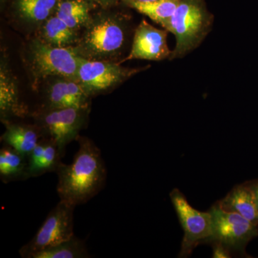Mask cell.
Masks as SVG:
<instances>
[{
	"label": "cell",
	"mask_w": 258,
	"mask_h": 258,
	"mask_svg": "<svg viewBox=\"0 0 258 258\" xmlns=\"http://www.w3.org/2000/svg\"><path fill=\"white\" fill-rule=\"evenodd\" d=\"M79 149L71 164L62 163L56 171L57 192L61 201L72 206L85 204L106 184L107 170L101 150L87 137L76 139Z\"/></svg>",
	"instance_id": "obj_1"
},
{
	"label": "cell",
	"mask_w": 258,
	"mask_h": 258,
	"mask_svg": "<svg viewBox=\"0 0 258 258\" xmlns=\"http://www.w3.org/2000/svg\"><path fill=\"white\" fill-rule=\"evenodd\" d=\"M112 9L93 12L91 21L81 32L79 42L73 47L80 57L120 64L130 36L131 18Z\"/></svg>",
	"instance_id": "obj_2"
},
{
	"label": "cell",
	"mask_w": 258,
	"mask_h": 258,
	"mask_svg": "<svg viewBox=\"0 0 258 258\" xmlns=\"http://www.w3.org/2000/svg\"><path fill=\"white\" fill-rule=\"evenodd\" d=\"M23 61L31 79L33 89L44 81L62 76L78 81V71L82 57L73 47L50 46L32 36L23 49Z\"/></svg>",
	"instance_id": "obj_3"
},
{
	"label": "cell",
	"mask_w": 258,
	"mask_h": 258,
	"mask_svg": "<svg viewBox=\"0 0 258 258\" xmlns=\"http://www.w3.org/2000/svg\"><path fill=\"white\" fill-rule=\"evenodd\" d=\"M213 23V15L205 0H180L166 29L176 39L169 60L182 58L200 46L211 32Z\"/></svg>",
	"instance_id": "obj_4"
},
{
	"label": "cell",
	"mask_w": 258,
	"mask_h": 258,
	"mask_svg": "<svg viewBox=\"0 0 258 258\" xmlns=\"http://www.w3.org/2000/svg\"><path fill=\"white\" fill-rule=\"evenodd\" d=\"M90 111L91 107L37 110L32 113V117L43 138L52 139L64 155L67 146L76 141L87 124Z\"/></svg>",
	"instance_id": "obj_5"
},
{
	"label": "cell",
	"mask_w": 258,
	"mask_h": 258,
	"mask_svg": "<svg viewBox=\"0 0 258 258\" xmlns=\"http://www.w3.org/2000/svg\"><path fill=\"white\" fill-rule=\"evenodd\" d=\"M76 207L64 202L59 203L47 215L32 240L19 250L23 258L69 240L74 237V212Z\"/></svg>",
	"instance_id": "obj_6"
},
{
	"label": "cell",
	"mask_w": 258,
	"mask_h": 258,
	"mask_svg": "<svg viewBox=\"0 0 258 258\" xmlns=\"http://www.w3.org/2000/svg\"><path fill=\"white\" fill-rule=\"evenodd\" d=\"M112 61L81 59L78 71V81L88 96L92 98L114 89L136 74L147 69H129Z\"/></svg>",
	"instance_id": "obj_7"
},
{
	"label": "cell",
	"mask_w": 258,
	"mask_h": 258,
	"mask_svg": "<svg viewBox=\"0 0 258 258\" xmlns=\"http://www.w3.org/2000/svg\"><path fill=\"white\" fill-rule=\"evenodd\" d=\"M212 219L210 240L228 249L240 250L258 235L257 225L235 212L225 211L215 205L209 211Z\"/></svg>",
	"instance_id": "obj_8"
},
{
	"label": "cell",
	"mask_w": 258,
	"mask_h": 258,
	"mask_svg": "<svg viewBox=\"0 0 258 258\" xmlns=\"http://www.w3.org/2000/svg\"><path fill=\"white\" fill-rule=\"evenodd\" d=\"M170 198L184 230L180 256L184 257L189 255L200 242L210 240L212 232L211 215L209 212H200L192 208L178 189L171 191Z\"/></svg>",
	"instance_id": "obj_9"
},
{
	"label": "cell",
	"mask_w": 258,
	"mask_h": 258,
	"mask_svg": "<svg viewBox=\"0 0 258 258\" xmlns=\"http://www.w3.org/2000/svg\"><path fill=\"white\" fill-rule=\"evenodd\" d=\"M42 106L38 110L91 107V97L76 80L53 76L44 81Z\"/></svg>",
	"instance_id": "obj_10"
},
{
	"label": "cell",
	"mask_w": 258,
	"mask_h": 258,
	"mask_svg": "<svg viewBox=\"0 0 258 258\" xmlns=\"http://www.w3.org/2000/svg\"><path fill=\"white\" fill-rule=\"evenodd\" d=\"M167 35L165 29L160 30L142 20L134 32L130 52L120 64L134 59L161 61L169 58L171 51L168 47Z\"/></svg>",
	"instance_id": "obj_11"
},
{
	"label": "cell",
	"mask_w": 258,
	"mask_h": 258,
	"mask_svg": "<svg viewBox=\"0 0 258 258\" xmlns=\"http://www.w3.org/2000/svg\"><path fill=\"white\" fill-rule=\"evenodd\" d=\"M60 0H11L10 18L17 27L32 35L55 15Z\"/></svg>",
	"instance_id": "obj_12"
},
{
	"label": "cell",
	"mask_w": 258,
	"mask_h": 258,
	"mask_svg": "<svg viewBox=\"0 0 258 258\" xmlns=\"http://www.w3.org/2000/svg\"><path fill=\"white\" fill-rule=\"evenodd\" d=\"M28 114V106L21 101L16 77L10 69L9 60L2 51L0 62V119L2 123Z\"/></svg>",
	"instance_id": "obj_13"
},
{
	"label": "cell",
	"mask_w": 258,
	"mask_h": 258,
	"mask_svg": "<svg viewBox=\"0 0 258 258\" xmlns=\"http://www.w3.org/2000/svg\"><path fill=\"white\" fill-rule=\"evenodd\" d=\"M63 154L52 139L44 137L28 156V178L55 172L62 164Z\"/></svg>",
	"instance_id": "obj_14"
},
{
	"label": "cell",
	"mask_w": 258,
	"mask_h": 258,
	"mask_svg": "<svg viewBox=\"0 0 258 258\" xmlns=\"http://www.w3.org/2000/svg\"><path fill=\"white\" fill-rule=\"evenodd\" d=\"M3 123L5 131L1 137L2 142L27 157L43 138L41 131L35 123L25 124L12 120Z\"/></svg>",
	"instance_id": "obj_15"
},
{
	"label": "cell",
	"mask_w": 258,
	"mask_h": 258,
	"mask_svg": "<svg viewBox=\"0 0 258 258\" xmlns=\"http://www.w3.org/2000/svg\"><path fill=\"white\" fill-rule=\"evenodd\" d=\"M81 32L70 28L55 15L47 19L33 36L40 41L55 47H73L79 42Z\"/></svg>",
	"instance_id": "obj_16"
},
{
	"label": "cell",
	"mask_w": 258,
	"mask_h": 258,
	"mask_svg": "<svg viewBox=\"0 0 258 258\" xmlns=\"http://www.w3.org/2000/svg\"><path fill=\"white\" fill-rule=\"evenodd\" d=\"M217 205L222 210L239 214L258 225V208L251 186L243 185L234 188Z\"/></svg>",
	"instance_id": "obj_17"
},
{
	"label": "cell",
	"mask_w": 258,
	"mask_h": 258,
	"mask_svg": "<svg viewBox=\"0 0 258 258\" xmlns=\"http://www.w3.org/2000/svg\"><path fill=\"white\" fill-rule=\"evenodd\" d=\"M98 8L90 0H60L55 15L75 31L81 32L87 26L93 12Z\"/></svg>",
	"instance_id": "obj_18"
},
{
	"label": "cell",
	"mask_w": 258,
	"mask_h": 258,
	"mask_svg": "<svg viewBox=\"0 0 258 258\" xmlns=\"http://www.w3.org/2000/svg\"><path fill=\"white\" fill-rule=\"evenodd\" d=\"M28 157L4 145L0 149V179L8 184L28 180Z\"/></svg>",
	"instance_id": "obj_19"
},
{
	"label": "cell",
	"mask_w": 258,
	"mask_h": 258,
	"mask_svg": "<svg viewBox=\"0 0 258 258\" xmlns=\"http://www.w3.org/2000/svg\"><path fill=\"white\" fill-rule=\"evenodd\" d=\"M179 2L180 0H161L152 3H134L129 8L146 15L166 30Z\"/></svg>",
	"instance_id": "obj_20"
},
{
	"label": "cell",
	"mask_w": 258,
	"mask_h": 258,
	"mask_svg": "<svg viewBox=\"0 0 258 258\" xmlns=\"http://www.w3.org/2000/svg\"><path fill=\"white\" fill-rule=\"evenodd\" d=\"M90 257L86 244L76 236L55 246L40 251L32 258H88Z\"/></svg>",
	"instance_id": "obj_21"
},
{
	"label": "cell",
	"mask_w": 258,
	"mask_h": 258,
	"mask_svg": "<svg viewBox=\"0 0 258 258\" xmlns=\"http://www.w3.org/2000/svg\"><path fill=\"white\" fill-rule=\"evenodd\" d=\"M212 257L215 258L230 257L229 249L223 244L215 242L213 247V256Z\"/></svg>",
	"instance_id": "obj_22"
},
{
	"label": "cell",
	"mask_w": 258,
	"mask_h": 258,
	"mask_svg": "<svg viewBox=\"0 0 258 258\" xmlns=\"http://www.w3.org/2000/svg\"><path fill=\"white\" fill-rule=\"evenodd\" d=\"M98 5L101 9H112L118 5L120 0H90Z\"/></svg>",
	"instance_id": "obj_23"
},
{
	"label": "cell",
	"mask_w": 258,
	"mask_h": 258,
	"mask_svg": "<svg viewBox=\"0 0 258 258\" xmlns=\"http://www.w3.org/2000/svg\"><path fill=\"white\" fill-rule=\"evenodd\" d=\"M159 1H161V0H120L123 4L128 7L134 3H152Z\"/></svg>",
	"instance_id": "obj_24"
},
{
	"label": "cell",
	"mask_w": 258,
	"mask_h": 258,
	"mask_svg": "<svg viewBox=\"0 0 258 258\" xmlns=\"http://www.w3.org/2000/svg\"><path fill=\"white\" fill-rule=\"evenodd\" d=\"M251 187H252V191H253L254 198H255L256 203H257L258 208V182L257 184L253 185V186H251Z\"/></svg>",
	"instance_id": "obj_25"
},
{
	"label": "cell",
	"mask_w": 258,
	"mask_h": 258,
	"mask_svg": "<svg viewBox=\"0 0 258 258\" xmlns=\"http://www.w3.org/2000/svg\"><path fill=\"white\" fill-rule=\"evenodd\" d=\"M7 0H1V4L2 5H4L5 3H6Z\"/></svg>",
	"instance_id": "obj_26"
}]
</instances>
